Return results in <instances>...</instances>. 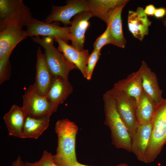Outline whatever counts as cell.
<instances>
[{
    "label": "cell",
    "mask_w": 166,
    "mask_h": 166,
    "mask_svg": "<svg viewBox=\"0 0 166 166\" xmlns=\"http://www.w3.org/2000/svg\"><path fill=\"white\" fill-rule=\"evenodd\" d=\"M142 74V69L140 66L136 71L115 83L113 87L134 98L137 103L143 91Z\"/></svg>",
    "instance_id": "obj_19"
},
{
    "label": "cell",
    "mask_w": 166,
    "mask_h": 166,
    "mask_svg": "<svg viewBox=\"0 0 166 166\" xmlns=\"http://www.w3.org/2000/svg\"><path fill=\"white\" fill-rule=\"evenodd\" d=\"M55 40L58 43V50L77 67L86 78V65L89 55L88 50H79L60 38L55 39Z\"/></svg>",
    "instance_id": "obj_15"
},
{
    "label": "cell",
    "mask_w": 166,
    "mask_h": 166,
    "mask_svg": "<svg viewBox=\"0 0 166 166\" xmlns=\"http://www.w3.org/2000/svg\"><path fill=\"white\" fill-rule=\"evenodd\" d=\"M10 55L0 59V84L9 80L11 75V66L9 58Z\"/></svg>",
    "instance_id": "obj_24"
},
{
    "label": "cell",
    "mask_w": 166,
    "mask_h": 166,
    "mask_svg": "<svg viewBox=\"0 0 166 166\" xmlns=\"http://www.w3.org/2000/svg\"><path fill=\"white\" fill-rule=\"evenodd\" d=\"M151 22L144 12L143 7H139L136 10H129L128 18V26L129 32L136 38L141 41L148 33Z\"/></svg>",
    "instance_id": "obj_14"
},
{
    "label": "cell",
    "mask_w": 166,
    "mask_h": 166,
    "mask_svg": "<svg viewBox=\"0 0 166 166\" xmlns=\"http://www.w3.org/2000/svg\"><path fill=\"white\" fill-rule=\"evenodd\" d=\"M28 37L40 36L60 38L67 43L70 40L69 27H61L55 23H48L32 18L26 25Z\"/></svg>",
    "instance_id": "obj_8"
},
{
    "label": "cell",
    "mask_w": 166,
    "mask_h": 166,
    "mask_svg": "<svg viewBox=\"0 0 166 166\" xmlns=\"http://www.w3.org/2000/svg\"><path fill=\"white\" fill-rule=\"evenodd\" d=\"M110 44V28L109 25L104 32L96 40L93 44L94 50L100 51L105 45Z\"/></svg>",
    "instance_id": "obj_27"
},
{
    "label": "cell",
    "mask_w": 166,
    "mask_h": 166,
    "mask_svg": "<svg viewBox=\"0 0 166 166\" xmlns=\"http://www.w3.org/2000/svg\"><path fill=\"white\" fill-rule=\"evenodd\" d=\"M26 163L30 166H59L55 162L53 155L46 150L43 151L41 158L38 161Z\"/></svg>",
    "instance_id": "obj_25"
},
{
    "label": "cell",
    "mask_w": 166,
    "mask_h": 166,
    "mask_svg": "<svg viewBox=\"0 0 166 166\" xmlns=\"http://www.w3.org/2000/svg\"><path fill=\"white\" fill-rule=\"evenodd\" d=\"M37 61L35 82L36 90L40 95L46 96L53 82L54 77L46 64L40 47L37 51Z\"/></svg>",
    "instance_id": "obj_12"
},
{
    "label": "cell",
    "mask_w": 166,
    "mask_h": 166,
    "mask_svg": "<svg viewBox=\"0 0 166 166\" xmlns=\"http://www.w3.org/2000/svg\"><path fill=\"white\" fill-rule=\"evenodd\" d=\"M24 166H30L27 164L26 163H25Z\"/></svg>",
    "instance_id": "obj_33"
},
{
    "label": "cell",
    "mask_w": 166,
    "mask_h": 166,
    "mask_svg": "<svg viewBox=\"0 0 166 166\" xmlns=\"http://www.w3.org/2000/svg\"><path fill=\"white\" fill-rule=\"evenodd\" d=\"M101 55V51L94 50L89 55L87 60L86 68V78L91 79L94 69Z\"/></svg>",
    "instance_id": "obj_26"
},
{
    "label": "cell",
    "mask_w": 166,
    "mask_h": 166,
    "mask_svg": "<svg viewBox=\"0 0 166 166\" xmlns=\"http://www.w3.org/2000/svg\"><path fill=\"white\" fill-rule=\"evenodd\" d=\"M128 0H88L89 11L93 17L104 21L107 25L113 10L117 6L125 3Z\"/></svg>",
    "instance_id": "obj_21"
},
{
    "label": "cell",
    "mask_w": 166,
    "mask_h": 166,
    "mask_svg": "<svg viewBox=\"0 0 166 166\" xmlns=\"http://www.w3.org/2000/svg\"><path fill=\"white\" fill-rule=\"evenodd\" d=\"M73 91V87L69 80L54 77L46 96L51 104L57 109L59 105L62 104Z\"/></svg>",
    "instance_id": "obj_17"
},
{
    "label": "cell",
    "mask_w": 166,
    "mask_h": 166,
    "mask_svg": "<svg viewBox=\"0 0 166 166\" xmlns=\"http://www.w3.org/2000/svg\"><path fill=\"white\" fill-rule=\"evenodd\" d=\"M153 128L152 122L144 124H138L136 132L132 138V152L138 160L144 163Z\"/></svg>",
    "instance_id": "obj_13"
},
{
    "label": "cell",
    "mask_w": 166,
    "mask_h": 166,
    "mask_svg": "<svg viewBox=\"0 0 166 166\" xmlns=\"http://www.w3.org/2000/svg\"><path fill=\"white\" fill-rule=\"evenodd\" d=\"M105 124L110 129L112 144L132 152V139L117 110L115 101L109 90L103 95Z\"/></svg>",
    "instance_id": "obj_2"
},
{
    "label": "cell",
    "mask_w": 166,
    "mask_h": 166,
    "mask_svg": "<svg viewBox=\"0 0 166 166\" xmlns=\"http://www.w3.org/2000/svg\"><path fill=\"white\" fill-rule=\"evenodd\" d=\"M27 115L23 108L14 105L3 116L9 135L22 138Z\"/></svg>",
    "instance_id": "obj_16"
},
{
    "label": "cell",
    "mask_w": 166,
    "mask_h": 166,
    "mask_svg": "<svg viewBox=\"0 0 166 166\" xmlns=\"http://www.w3.org/2000/svg\"><path fill=\"white\" fill-rule=\"evenodd\" d=\"M140 66L142 69L143 89L157 104L163 99V91L159 86L157 77L144 61H142Z\"/></svg>",
    "instance_id": "obj_20"
},
{
    "label": "cell",
    "mask_w": 166,
    "mask_h": 166,
    "mask_svg": "<svg viewBox=\"0 0 166 166\" xmlns=\"http://www.w3.org/2000/svg\"><path fill=\"white\" fill-rule=\"evenodd\" d=\"M157 104L143 90L137 103L136 116L140 124L152 121Z\"/></svg>",
    "instance_id": "obj_22"
},
{
    "label": "cell",
    "mask_w": 166,
    "mask_h": 166,
    "mask_svg": "<svg viewBox=\"0 0 166 166\" xmlns=\"http://www.w3.org/2000/svg\"><path fill=\"white\" fill-rule=\"evenodd\" d=\"M109 91L115 101L118 113L132 139L138 124L136 116V100L114 87Z\"/></svg>",
    "instance_id": "obj_5"
},
{
    "label": "cell",
    "mask_w": 166,
    "mask_h": 166,
    "mask_svg": "<svg viewBox=\"0 0 166 166\" xmlns=\"http://www.w3.org/2000/svg\"><path fill=\"white\" fill-rule=\"evenodd\" d=\"M127 3L117 6L113 10L107 25L110 28V44L122 48H125L126 40L123 34L121 13Z\"/></svg>",
    "instance_id": "obj_18"
},
{
    "label": "cell",
    "mask_w": 166,
    "mask_h": 166,
    "mask_svg": "<svg viewBox=\"0 0 166 166\" xmlns=\"http://www.w3.org/2000/svg\"><path fill=\"white\" fill-rule=\"evenodd\" d=\"M17 24L8 25L0 30V59L11 55L16 45L28 37L26 30Z\"/></svg>",
    "instance_id": "obj_10"
},
{
    "label": "cell",
    "mask_w": 166,
    "mask_h": 166,
    "mask_svg": "<svg viewBox=\"0 0 166 166\" xmlns=\"http://www.w3.org/2000/svg\"><path fill=\"white\" fill-rule=\"evenodd\" d=\"M163 100L157 104L152 121V134L145 157L146 164L154 161L166 143V113Z\"/></svg>",
    "instance_id": "obj_4"
},
{
    "label": "cell",
    "mask_w": 166,
    "mask_h": 166,
    "mask_svg": "<svg viewBox=\"0 0 166 166\" xmlns=\"http://www.w3.org/2000/svg\"><path fill=\"white\" fill-rule=\"evenodd\" d=\"M156 8L154 5L149 4L146 6L144 9V13L148 16H154Z\"/></svg>",
    "instance_id": "obj_29"
},
{
    "label": "cell",
    "mask_w": 166,
    "mask_h": 166,
    "mask_svg": "<svg viewBox=\"0 0 166 166\" xmlns=\"http://www.w3.org/2000/svg\"><path fill=\"white\" fill-rule=\"evenodd\" d=\"M64 6L53 5L51 11L46 17L45 22L51 23L54 21L61 22L65 26L70 24V19L77 14L89 11L88 0H69Z\"/></svg>",
    "instance_id": "obj_9"
},
{
    "label": "cell",
    "mask_w": 166,
    "mask_h": 166,
    "mask_svg": "<svg viewBox=\"0 0 166 166\" xmlns=\"http://www.w3.org/2000/svg\"><path fill=\"white\" fill-rule=\"evenodd\" d=\"M31 38L34 42L39 44L44 49L45 61L53 76L69 80L70 72L77 68L55 47L54 39L46 37L41 38L38 36L31 37Z\"/></svg>",
    "instance_id": "obj_3"
},
{
    "label": "cell",
    "mask_w": 166,
    "mask_h": 166,
    "mask_svg": "<svg viewBox=\"0 0 166 166\" xmlns=\"http://www.w3.org/2000/svg\"><path fill=\"white\" fill-rule=\"evenodd\" d=\"M51 114L39 118L27 117L24 126L21 138L37 139L48 128Z\"/></svg>",
    "instance_id": "obj_23"
},
{
    "label": "cell",
    "mask_w": 166,
    "mask_h": 166,
    "mask_svg": "<svg viewBox=\"0 0 166 166\" xmlns=\"http://www.w3.org/2000/svg\"><path fill=\"white\" fill-rule=\"evenodd\" d=\"M32 18L22 0H0V30L11 24L25 26Z\"/></svg>",
    "instance_id": "obj_6"
},
{
    "label": "cell",
    "mask_w": 166,
    "mask_h": 166,
    "mask_svg": "<svg viewBox=\"0 0 166 166\" xmlns=\"http://www.w3.org/2000/svg\"><path fill=\"white\" fill-rule=\"evenodd\" d=\"M25 163H24L21 157L20 156L14 161L12 162L11 166H24Z\"/></svg>",
    "instance_id": "obj_30"
},
{
    "label": "cell",
    "mask_w": 166,
    "mask_h": 166,
    "mask_svg": "<svg viewBox=\"0 0 166 166\" xmlns=\"http://www.w3.org/2000/svg\"><path fill=\"white\" fill-rule=\"evenodd\" d=\"M22 98V107L27 117L41 118L48 114H52L57 109L51 104L46 96H41L37 93L34 83L26 90Z\"/></svg>",
    "instance_id": "obj_7"
},
{
    "label": "cell",
    "mask_w": 166,
    "mask_h": 166,
    "mask_svg": "<svg viewBox=\"0 0 166 166\" xmlns=\"http://www.w3.org/2000/svg\"><path fill=\"white\" fill-rule=\"evenodd\" d=\"M93 17L89 11L80 12L73 17L69 27L72 45L79 50L84 49L85 33L89 25V19Z\"/></svg>",
    "instance_id": "obj_11"
},
{
    "label": "cell",
    "mask_w": 166,
    "mask_h": 166,
    "mask_svg": "<svg viewBox=\"0 0 166 166\" xmlns=\"http://www.w3.org/2000/svg\"><path fill=\"white\" fill-rule=\"evenodd\" d=\"M166 15V9L160 7L156 8L154 16L157 18H163Z\"/></svg>",
    "instance_id": "obj_28"
},
{
    "label": "cell",
    "mask_w": 166,
    "mask_h": 166,
    "mask_svg": "<svg viewBox=\"0 0 166 166\" xmlns=\"http://www.w3.org/2000/svg\"><path fill=\"white\" fill-rule=\"evenodd\" d=\"M75 166H92L84 165L78 162ZM114 166H129L126 163H121Z\"/></svg>",
    "instance_id": "obj_31"
},
{
    "label": "cell",
    "mask_w": 166,
    "mask_h": 166,
    "mask_svg": "<svg viewBox=\"0 0 166 166\" xmlns=\"http://www.w3.org/2000/svg\"><path fill=\"white\" fill-rule=\"evenodd\" d=\"M55 130L57 137V146L54 160L59 166H75L77 161L75 151L76 139L78 127L67 118L56 122Z\"/></svg>",
    "instance_id": "obj_1"
},
{
    "label": "cell",
    "mask_w": 166,
    "mask_h": 166,
    "mask_svg": "<svg viewBox=\"0 0 166 166\" xmlns=\"http://www.w3.org/2000/svg\"><path fill=\"white\" fill-rule=\"evenodd\" d=\"M163 22L164 26L166 27V17L163 20Z\"/></svg>",
    "instance_id": "obj_32"
}]
</instances>
